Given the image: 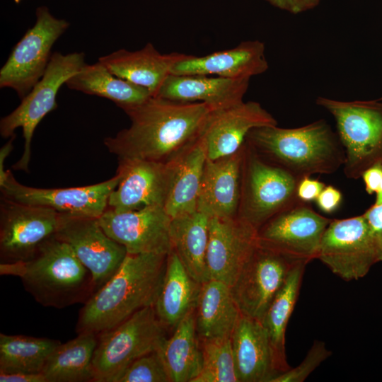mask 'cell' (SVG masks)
Returning <instances> with one entry per match:
<instances>
[{
    "mask_svg": "<svg viewBox=\"0 0 382 382\" xmlns=\"http://www.w3.org/2000/svg\"><path fill=\"white\" fill-rule=\"evenodd\" d=\"M202 284L191 277L173 250L167 255L163 280L154 305L166 329L174 330L187 315L195 312Z\"/></svg>",
    "mask_w": 382,
    "mask_h": 382,
    "instance_id": "d4e9b609",
    "label": "cell"
},
{
    "mask_svg": "<svg viewBox=\"0 0 382 382\" xmlns=\"http://www.w3.org/2000/svg\"><path fill=\"white\" fill-rule=\"evenodd\" d=\"M186 54H162L151 43L137 51L120 49L100 57L98 61L113 74L149 90L156 96L173 66Z\"/></svg>",
    "mask_w": 382,
    "mask_h": 382,
    "instance_id": "cb8c5ba5",
    "label": "cell"
},
{
    "mask_svg": "<svg viewBox=\"0 0 382 382\" xmlns=\"http://www.w3.org/2000/svg\"><path fill=\"white\" fill-rule=\"evenodd\" d=\"M321 0H267L273 6L298 14L316 7Z\"/></svg>",
    "mask_w": 382,
    "mask_h": 382,
    "instance_id": "ab89813d",
    "label": "cell"
},
{
    "mask_svg": "<svg viewBox=\"0 0 382 382\" xmlns=\"http://www.w3.org/2000/svg\"><path fill=\"white\" fill-rule=\"evenodd\" d=\"M325 185L323 182L311 178V176L303 177L297 185V197L301 202L306 203L316 201Z\"/></svg>",
    "mask_w": 382,
    "mask_h": 382,
    "instance_id": "f35d334b",
    "label": "cell"
},
{
    "mask_svg": "<svg viewBox=\"0 0 382 382\" xmlns=\"http://www.w3.org/2000/svg\"><path fill=\"white\" fill-rule=\"evenodd\" d=\"M301 261L306 260L258 243L229 286L241 314L262 321L291 270Z\"/></svg>",
    "mask_w": 382,
    "mask_h": 382,
    "instance_id": "30bf717a",
    "label": "cell"
},
{
    "mask_svg": "<svg viewBox=\"0 0 382 382\" xmlns=\"http://www.w3.org/2000/svg\"><path fill=\"white\" fill-rule=\"evenodd\" d=\"M98 219L105 232L122 245L128 254L168 255L172 251L171 218L163 206H147L127 212L107 207Z\"/></svg>",
    "mask_w": 382,
    "mask_h": 382,
    "instance_id": "2e32d148",
    "label": "cell"
},
{
    "mask_svg": "<svg viewBox=\"0 0 382 382\" xmlns=\"http://www.w3.org/2000/svg\"><path fill=\"white\" fill-rule=\"evenodd\" d=\"M199 343L202 368L194 382H238L231 337L199 339Z\"/></svg>",
    "mask_w": 382,
    "mask_h": 382,
    "instance_id": "836d02e7",
    "label": "cell"
},
{
    "mask_svg": "<svg viewBox=\"0 0 382 382\" xmlns=\"http://www.w3.org/2000/svg\"><path fill=\"white\" fill-rule=\"evenodd\" d=\"M170 382H194L202 368V354L195 312L187 315L158 350Z\"/></svg>",
    "mask_w": 382,
    "mask_h": 382,
    "instance_id": "f546056e",
    "label": "cell"
},
{
    "mask_svg": "<svg viewBox=\"0 0 382 382\" xmlns=\"http://www.w3.org/2000/svg\"><path fill=\"white\" fill-rule=\"evenodd\" d=\"M204 144L199 137L175 157V166L164 209L170 218L197 211L204 167Z\"/></svg>",
    "mask_w": 382,
    "mask_h": 382,
    "instance_id": "484cf974",
    "label": "cell"
},
{
    "mask_svg": "<svg viewBox=\"0 0 382 382\" xmlns=\"http://www.w3.org/2000/svg\"><path fill=\"white\" fill-rule=\"evenodd\" d=\"M316 203L318 209L325 214L336 212L342 202V195L340 190L332 185H325L317 199Z\"/></svg>",
    "mask_w": 382,
    "mask_h": 382,
    "instance_id": "74e56055",
    "label": "cell"
},
{
    "mask_svg": "<svg viewBox=\"0 0 382 382\" xmlns=\"http://www.w3.org/2000/svg\"><path fill=\"white\" fill-rule=\"evenodd\" d=\"M61 214L40 206L1 197L0 203L1 263L30 258L46 240L56 235Z\"/></svg>",
    "mask_w": 382,
    "mask_h": 382,
    "instance_id": "7c38bea8",
    "label": "cell"
},
{
    "mask_svg": "<svg viewBox=\"0 0 382 382\" xmlns=\"http://www.w3.org/2000/svg\"><path fill=\"white\" fill-rule=\"evenodd\" d=\"M299 180L265 160L245 141L238 216L258 230L274 216L301 202L296 195Z\"/></svg>",
    "mask_w": 382,
    "mask_h": 382,
    "instance_id": "52a82bcc",
    "label": "cell"
},
{
    "mask_svg": "<svg viewBox=\"0 0 382 382\" xmlns=\"http://www.w3.org/2000/svg\"><path fill=\"white\" fill-rule=\"evenodd\" d=\"M365 190L369 195L376 193L382 180V164L374 165L361 174Z\"/></svg>",
    "mask_w": 382,
    "mask_h": 382,
    "instance_id": "60d3db41",
    "label": "cell"
},
{
    "mask_svg": "<svg viewBox=\"0 0 382 382\" xmlns=\"http://www.w3.org/2000/svg\"><path fill=\"white\" fill-rule=\"evenodd\" d=\"M166 330L151 306L99 333L93 358V381L117 382L135 360L160 349Z\"/></svg>",
    "mask_w": 382,
    "mask_h": 382,
    "instance_id": "5b68a950",
    "label": "cell"
},
{
    "mask_svg": "<svg viewBox=\"0 0 382 382\" xmlns=\"http://www.w3.org/2000/svg\"><path fill=\"white\" fill-rule=\"evenodd\" d=\"M83 52L51 56L47 67L20 105L0 121V134L4 138L14 135L18 127L23 129L24 150L13 168L28 170L31 157V143L34 131L40 121L57 106V95L61 86L85 64Z\"/></svg>",
    "mask_w": 382,
    "mask_h": 382,
    "instance_id": "ba28073f",
    "label": "cell"
},
{
    "mask_svg": "<svg viewBox=\"0 0 382 382\" xmlns=\"http://www.w3.org/2000/svg\"><path fill=\"white\" fill-rule=\"evenodd\" d=\"M231 339L238 382H272L280 374L261 321L241 314Z\"/></svg>",
    "mask_w": 382,
    "mask_h": 382,
    "instance_id": "7402d4cb",
    "label": "cell"
},
{
    "mask_svg": "<svg viewBox=\"0 0 382 382\" xmlns=\"http://www.w3.org/2000/svg\"><path fill=\"white\" fill-rule=\"evenodd\" d=\"M65 84L69 89L110 100L122 110L139 105L153 96L146 88L115 76L99 61L85 64Z\"/></svg>",
    "mask_w": 382,
    "mask_h": 382,
    "instance_id": "f1b7e54d",
    "label": "cell"
},
{
    "mask_svg": "<svg viewBox=\"0 0 382 382\" xmlns=\"http://www.w3.org/2000/svg\"><path fill=\"white\" fill-rule=\"evenodd\" d=\"M240 316L229 286L216 279L202 283L195 311L199 339L231 337Z\"/></svg>",
    "mask_w": 382,
    "mask_h": 382,
    "instance_id": "83f0119b",
    "label": "cell"
},
{
    "mask_svg": "<svg viewBox=\"0 0 382 382\" xmlns=\"http://www.w3.org/2000/svg\"><path fill=\"white\" fill-rule=\"evenodd\" d=\"M1 382H46L42 373H0Z\"/></svg>",
    "mask_w": 382,
    "mask_h": 382,
    "instance_id": "b9f144b4",
    "label": "cell"
},
{
    "mask_svg": "<svg viewBox=\"0 0 382 382\" xmlns=\"http://www.w3.org/2000/svg\"><path fill=\"white\" fill-rule=\"evenodd\" d=\"M120 175L93 185L66 187L39 188L18 183L11 170L0 185L1 197L13 202L52 209L62 214L98 218L106 210L110 193Z\"/></svg>",
    "mask_w": 382,
    "mask_h": 382,
    "instance_id": "4fadbf2b",
    "label": "cell"
},
{
    "mask_svg": "<svg viewBox=\"0 0 382 382\" xmlns=\"http://www.w3.org/2000/svg\"><path fill=\"white\" fill-rule=\"evenodd\" d=\"M245 141L265 160L299 179L332 174L345 162L340 139L324 120L297 128L256 127Z\"/></svg>",
    "mask_w": 382,
    "mask_h": 382,
    "instance_id": "277c9868",
    "label": "cell"
},
{
    "mask_svg": "<svg viewBox=\"0 0 382 382\" xmlns=\"http://www.w3.org/2000/svg\"><path fill=\"white\" fill-rule=\"evenodd\" d=\"M56 236L90 271L95 292L115 274L127 255L126 248L105 232L96 217L61 214Z\"/></svg>",
    "mask_w": 382,
    "mask_h": 382,
    "instance_id": "5bb4252c",
    "label": "cell"
},
{
    "mask_svg": "<svg viewBox=\"0 0 382 382\" xmlns=\"http://www.w3.org/2000/svg\"><path fill=\"white\" fill-rule=\"evenodd\" d=\"M23 0H14V1L16 3V4H19L20 2H21Z\"/></svg>",
    "mask_w": 382,
    "mask_h": 382,
    "instance_id": "f6af8a7d",
    "label": "cell"
},
{
    "mask_svg": "<svg viewBox=\"0 0 382 382\" xmlns=\"http://www.w3.org/2000/svg\"><path fill=\"white\" fill-rule=\"evenodd\" d=\"M14 139L15 134L10 137V139L1 148L0 150V185L4 182L7 176V170H4V163L6 158L13 150V141Z\"/></svg>",
    "mask_w": 382,
    "mask_h": 382,
    "instance_id": "7bdbcfd3",
    "label": "cell"
},
{
    "mask_svg": "<svg viewBox=\"0 0 382 382\" xmlns=\"http://www.w3.org/2000/svg\"><path fill=\"white\" fill-rule=\"evenodd\" d=\"M332 219L299 202L257 230L260 245L310 262L316 259L322 237Z\"/></svg>",
    "mask_w": 382,
    "mask_h": 382,
    "instance_id": "9a60e30c",
    "label": "cell"
},
{
    "mask_svg": "<svg viewBox=\"0 0 382 382\" xmlns=\"http://www.w3.org/2000/svg\"><path fill=\"white\" fill-rule=\"evenodd\" d=\"M0 273L19 277L25 289L45 307L84 304L96 291L90 271L56 235L43 242L28 260L1 263Z\"/></svg>",
    "mask_w": 382,
    "mask_h": 382,
    "instance_id": "3957f363",
    "label": "cell"
},
{
    "mask_svg": "<svg viewBox=\"0 0 382 382\" xmlns=\"http://www.w3.org/2000/svg\"><path fill=\"white\" fill-rule=\"evenodd\" d=\"M117 382H170L158 350L146 354L131 364Z\"/></svg>",
    "mask_w": 382,
    "mask_h": 382,
    "instance_id": "e575fe53",
    "label": "cell"
},
{
    "mask_svg": "<svg viewBox=\"0 0 382 382\" xmlns=\"http://www.w3.org/2000/svg\"><path fill=\"white\" fill-rule=\"evenodd\" d=\"M316 104L334 117L345 151L343 171L359 179L368 168L382 164V102L341 101L318 97Z\"/></svg>",
    "mask_w": 382,
    "mask_h": 382,
    "instance_id": "8992f818",
    "label": "cell"
},
{
    "mask_svg": "<svg viewBox=\"0 0 382 382\" xmlns=\"http://www.w3.org/2000/svg\"><path fill=\"white\" fill-rule=\"evenodd\" d=\"M61 344L46 337L0 334V373L37 374Z\"/></svg>",
    "mask_w": 382,
    "mask_h": 382,
    "instance_id": "d6a6232c",
    "label": "cell"
},
{
    "mask_svg": "<svg viewBox=\"0 0 382 382\" xmlns=\"http://www.w3.org/2000/svg\"><path fill=\"white\" fill-rule=\"evenodd\" d=\"M212 110L203 103H182L152 96L123 110L130 126L106 137L104 144L118 160L166 162L199 137Z\"/></svg>",
    "mask_w": 382,
    "mask_h": 382,
    "instance_id": "6da1fadb",
    "label": "cell"
},
{
    "mask_svg": "<svg viewBox=\"0 0 382 382\" xmlns=\"http://www.w3.org/2000/svg\"><path fill=\"white\" fill-rule=\"evenodd\" d=\"M167 255L127 253L115 274L83 304L77 333L98 335L154 306L163 280Z\"/></svg>",
    "mask_w": 382,
    "mask_h": 382,
    "instance_id": "7a4b0ae2",
    "label": "cell"
},
{
    "mask_svg": "<svg viewBox=\"0 0 382 382\" xmlns=\"http://www.w3.org/2000/svg\"><path fill=\"white\" fill-rule=\"evenodd\" d=\"M257 244V230L238 216L209 218L206 257L209 279L231 286Z\"/></svg>",
    "mask_w": 382,
    "mask_h": 382,
    "instance_id": "ac0fdd59",
    "label": "cell"
},
{
    "mask_svg": "<svg viewBox=\"0 0 382 382\" xmlns=\"http://www.w3.org/2000/svg\"><path fill=\"white\" fill-rule=\"evenodd\" d=\"M209 217L195 211L171 219L170 236L173 250L187 272L204 283L209 279L206 264Z\"/></svg>",
    "mask_w": 382,
    "mask_h": 382,
    "instance_id": "4316f807",
    "label": "cell"
},
{
    "mask_svg": "<svg viewBox=\"0 0 382 382\" xmlns=\"http://www.w3.org/2000/svg\"><path fill=\"white\" fill-rule=\"evenodd\" d=\"M374 204L376 205L382 204V180L376 192V199Z\"/></svg>",
    "mask_w": 382,
    "mask_h": 382,
    "instance_id": "ee69618b",
    "label": "cell"
},
{
    "mask_svg": "<svg viewBox=\"0 0 382 382\" xmlns=\"http://www.w3.org/2000/svg\"><path fill=\"white\" fill-rule=\"evenodd\" d=\"M316 259L344 281L366 276L379 260L364 215L332 219L322 237Z\"/></svg>",
    "mask_w": 382,
    "mask_h": 382,
    "instance_id": "8fae6325",
    "label": "cell"
},
{
    "mask_svg": "<svg viewBox=\"0 0 382 382\" xmlns=\"http://www.w3.org/2000/svg\"><path fill=\"white\" fill-rule=\"evenodd\" d=\"M277 125L274 117L257 102L243 100L212 110L200 137L210 160L233 154L254 128Z\"/></svg>",
    "mask_w": 382,
    "mask_h": 382,
    "instance_id": "d6986e66",
    "label": "cell"
},
{
    "mask_svg": "<svg viewBox=\"0 0 382 382\" xmlns=\"http://www.w3.org/2000/svg\"><path fill=\"white\" fill-rule=\"evenodd\" d=\"M97 342V334L82 332L61 343L42 371L46 382L93 381V358Z\"/></svg>",
    "mask_w": 382,
    "mask_h": 382,
    "instance_id": "1f68e13d",
    "label": "cell"
},
{
    "mask_svg": "<svg viewBox=\"0 0 382 382\" xmlns=\"http://www.w3.org/2000/svg\"><path fill=\"white\" fill-rule=\"evenodd\" d=\"M308 263L306 261H301L291 270L261 321L267 332L275 363L280 374L291 368L286 359L285 334L289 318L299 296Z\"/></svg>",
    "mask_w": 382,
    "mask_h": 382,
    "instance_id": "4dcf8cb0",
    "label": "cell"
},
{
    "mask_svg": "<svg viewBox=\"0 0 382 382\" xmlns=\"http://www.w3.org/2000/svg\"><path fill=\"white\" fill-rule=\"evenodd\" d=\"M244 144L236 153L214 160L207 158L197 199V211L209 218L238 216Z\"/></svg>",
    "mask_w": 382,
    "mask_h": 382,
    "instance_id": "ffe728a7",
    "label": "cell"
},
{
    "mask_svg": "<svg viewBox=\"0 0 382 382\" xmlns=\"http://www.w3.org/2000/svg\"><path fill=\"white\" fill-rule=\"evenodd\" d=\"M265 50L263 42L250 40L202 57L186 54L173 66L170 74L250 79L268 69Z\"/></svg>",
    "mask_w": 382,
    "mask_h": 382,
    "instance_id": "44dd1931",
    "label": "cell"
},
{
    "mask_svg": "<svg viewBox=\"0 0 382 382\" xmlns=\"http://www.w3.org/2000/svg\"><path fill=\"white\" fill-rule=\"evenodd\" d=\"M250 79L170 74L156 96L182 103H203L212 110L243 101Z\"/></svg>",
    "mask_w": 382,
    "mask_h": 382,
    "instance_id": "603a6c76",
    "label": "cell"
},
{
    "mask_svg": "<svg viewBox=\"0 0 382 382\" xmlns=\"http://www.w3.org/2000/svg\"><path fill=\"white\" fill-rule=\"evenodd\" d=\"M69 26L46 6L38 7L35 24L15 45L0 70V87L13 89L23 99L43 76L52 46Z\"/></svg>",
    "mask_w": 382,
    "mask_h": 382,
    "instance_id": "9c48e42d",
    "label": "cell"
},
{
    "mask_svg": "<svg viewBox=\"0 0 382 382\" xmlns=\"http://www.w3.org/2000/svg\"><path fill=\"white\" fill-rule=\"evenodd\" d=\"M175 157L166 162L136 158L118 160L116 173L120 180L109 196L108 208L127 212L152 205L164 207Z\"/></svg>",
    "mask_w": 382,
    "mask_h": 382,
    "instance_id": "e0dca14e",
    "label": "cell"
},
{
    "mask_svg": "<svg viewBox=\"0 0 382 382\" xmlns=\"http://www.w3.org/2000/svg\"><path fill=\"white\" fill-rule=\"evenodd\" d=\"M332 354L325 342L315 340L303 361L274 378L272 382H302Z\"/></svg>",
    "mask_w": 382,
    "mask_h": 382,
    "instance_id": "d590c367",
    "label": "cell"
},
{
    "mask_svg": "<svg viewBox=\"0 0 382 382\" xmlns=\"http://www.w3.org/2000/svg\"><path fill=\"white\" fill-rule=\"evenodd\" d=\"M362 214L374 241L379 262H382V204H373Z\"/></svg>",
    "mask_w": 382,
    "mask_h": 382,
    "instance_id": "8d00e7d4",
    "label": "cell"
}]
</instances>
